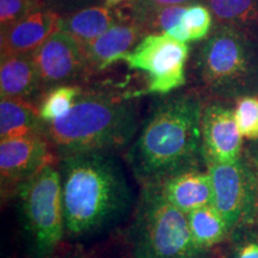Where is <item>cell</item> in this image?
<instances>
[{
    "mask_svg": "<svg viewBox=\"0 0 258 258\" xmlns=\"http://www.w3.org/2000/svg\"><path fill=\"white\" fill-rule=\"evenodd\" d=\"M205 102L195 90L170 93L154 105L133 145L127 163L141 186L206 167L201 118Z\"/></svg>",
    "mask_w": 258,
    "mask_h": 258,
    "instance_id": "6da1fadb",
    "label": "cell"
},
{
    "mask_svg": "<svg viewBox=\"0 0 258 258\" xmlns=\"http://www.w3.org/2000/svg\"><path fill=\"white\" fill-rule=\"evenodd\" d=\"M64 233L82 240L111 227L127 214L132 191L116 158L84 152L59 160Z\"/></svg>",
    "mask_w": 258,
    "mask_h": 258,
    "instance_id": "7a4b0ae2",
    "label": "cell"
},
{
    "mask_svg": "<svg viewBox=\"0 0 258 258\" xmlns=\"http://www.w3.org/2000/svg\"><path fill=\"white\" fill-rule=\"evenodd\" d=\"M137 131V108L129 96L105 90L83 91L66 115L46 123V137L59 160L77 153L122 150Z\"/></svg>",
    "mask_w": 258,
    "mask_h": 258,
    "instance_id": "3957f363",
    "label": "cell"
},
{
    "mask_svg": "<svg viewBox=\"0 0 258 258\" xmlns=\"http://www.w3.org/2000/svg\"><path fill=\"white\" fill-rule=\"evenodd\" d=\"M194 70L200 88L218 101L258 93V38L217 24L199 48Z\"/></svg>",
    "mask_w": 258,
    "mask_h": 258,
    "instance_id": "277c9868",
    "label": "cell"
},
{
    "mask_svg": "<svg viewBox=\"0 0 258 258\" xmlns=\"http://www.w3.org/2000/svg\"><path fill=\"white\" fill-rule=\"evenodd\" d=\"M129 244L133 258H217L218 253L194 245L188 215L173 207L157 185L141 186Z\"/></svg>",
    "mask_w": 258,
    "mask_h": 258,
    "instance_id": "5b68a950",
    "label": "cell"
},
{
    "mask_svg": "<svg viewBox=\"0 0 258 258\" xmlns=\"http://www.w3.org/2000/svg\"><path fill=\"white\" fill-rule=\"evenodd\" d=\"M17 200L30 258H54L66 238L59 165L43 167L21 189Z\"/></svg>",
    "mask_w": 258,
    "mask_h": 258,
    "instance_id": "8992f818",
    "label": "cell"
},
{
    "mask_svg": "<svg viewBox=\"0 0 258 258\" xmlns=\"http://www.w3.org/2000/svg\"><path fill=\"white\" fill-rule=\"evenodd\" d=\"M213 199L230 232L258 224V159L247 153L233 164L208 165Z\"/></svg>",
    "mask_w": 258,
    "mask_h": 258,
    "instance_id": "52a82bcc",
    "label": "cell"
},
{
    "mask_svg": "<svg viewBox=\"0 0 258 258\" xmlns=\"http://www.w3.org/2000/svg\"><path fill=\"white\" fill-rule=\"evenodd\" d=\"M189 46L164 34H150L125 54L122 61L131 70L148 74L146 93L170 95L185 85Z\"/></svg>",
    "mask_w": 258,
    "mask_h": 258,
    "instance_id": "ba28073f",
    "label": "cell"
},
{
    "mask_svg": "<svg viewBox=\"0 0 258 258\" xmlns=\"http://www.w3.org/2000/svg\"><path fill=\"white\" fill-rule=\"evenodd\" d=\"M59 163L46 134L4 139L0 143V190L3 202L17 198L21 189L49 164Z\"/></svg>",
    "mask_w": 258,
    "mask_h": 258,
    "instance_id": "9c48e42d",
    "label": "cell"
},
{
    "mask_svg": "<svg viewBox=\"0 0 258 258\" xmlns=\"http://www.w3.org/2000/svg\"><path fill=\"white\" fill-rule=\"evenodd\" d=\"M32 55L42 86L47 91L91 74L83 44L60 28Z\"/></svg>",
    "mask_w": 258,
    "mask_h": 258,
    "instance_id": "30bf717a",
    "label": "cell"
},
{
    "mask_svg": "<svg viewBox=\"0 0 258 258\" xmlns=\"http://www.w3.org/2000/svg\"><path fill=\"white\" fill-rule=\"evenodd\" d=\"M202 153L206 167L233 164L243 154V140L232 110L224 101L205 103L201 118Z\"/></svg>",
    "mask_w": 258,
    "mask_h": 258,
    "instance_id": "8fae6325",
    "label": "cell"
},
{
    "mask_svg": "<svg viewBox=\"0 0 258 258\" xmlns=\"http://www.w3.org/2000/svg\"><path fill=\"white\" fill-rule=\"evenodd\" d=\"M61 16L54 10L41 8L2 31V57L32 54L60 28Z\"/></svg>",
    "mask_w": 258,
    "mask_h": 258,
    "instance_id": "7c38bea8",
    "label": "cell"
},
{
    "mask_svg": "<svg viewBox=\"0 0 258 258\" xmlns=\"http://www.w3.org/2000/svg\"><path fill=\"white\" fill-rule=\"evenodd\" d=\"M147 32L128 19H118L115 25L98 38L83 44L90 70L103 71L112 63L122 61L125 54L137 47Z\"/></svg>",
    "mask_w": 258,
    "mask_h": 258,
    "instance_id": "4fadbf2b",
    "label": "cell"
},
{
    "mask_svg": "<svg viewBox=\"0 0 258 258\" xmlns=\"http://www.w3.org/2000/svg\"><path fill=\"white\" fill-rule=\"evenodd\" d=\"M157 188L173 207L186 215L212 203V182L207 170L186 171L172 176L157 184Z\"/></svg>",
    "mask_w": 258,
    "mask_h": 258,
    "instance_id": "5bb4252c",
    "label": "cell"
},
{
    "mask_svg": "<svg viewBox=\"0 0 258 258\" xmlns=\"http://www.w3.org/2000/svg\"><path fill=\"white\" fill-rule=\"evenodd\" d=\"M41 92H43V86L32 54H16L2 57V98L8 97L34 103Z\"/></svg>",
    "mask_w": 258,
    "mask_h": 258,
    "instance_id": "9a60e30c",
    "label": "cell"
},
{
    "mask_svg": "<svg viewBox=\"0 0 258 258\" xmlns=\"http://www.w3.org/2000/svg\"><path fill=\"white\" fill-rule=\"evenodd\" d=\"M46 134V122L34 103L4 97L0 101V138L4 139Z\"/></svg>",
    "mask_w": 258,
    "mask_h": 258,
    "instance_id": "2e32d148",
    "label": "cell"
},
{
    "mask_svg": "<svg viewBox=\"0 0 258 258\" xmlns=\"http://www.w3.org/2000/svg\"><path fill=\"white\" fill-rule=\"evenodd\" d=\"M115 11L106 6H90L61 17L60 29L67 31L82 44H86L117 23Z\"/></svg>",
    "mask_w": 258,
    "mask_h": 258,
    "instance_id": "e0dca14e",
    "label": "cell"
},
{
    "mask_svg": "<svg viewBox=\"0 0 258 258\" xmlns=\"http://www.w3.org/2000/svg\"><path fill=\"white\" fill-rule=\"evenodd\" d=\"M188 222L194 245L201 251L218 250L231 233L222 215L212 203L189 213Z\"/></svg>",
    "mask_w": 258,
    "mask_h": 258,
    "instance_id": "ac0fdd59",
    "label": "cell"
},
{
    "mask_svg": "<svg viewBox=\"0 0 258 258\" xmlns=\"http://www.w3.org/2000/svg\"><path fill=\"white\" fill-rule=\"evenodd\" d=\"M218 24L230 25L258 38V0H207Z\"/></svg>",
    "mask_w": 258,
    "mask_h": 258,
    "instance_id": "d6986e66",
    "label": "cell"
},
{
    "mask_svg": "<svg viewBox=\"0 0 258 258\" xmlns=\"http://www.w3.org/2000/svg\"><path fill=\"white\" fill-rule=\"evenodd\" d=\"M83 91L82 86L72 84L59 85L48 90L38 103V112L42 120L48 123L66 115L76 104Z\"/></svg>",
    "mask_w": 258,
    "mask_h": 258,
    "instance_id": "ffe728a7",
    "label": "cell"
},
{
    "mask_svg": "<svg viewBox=\"0 0 258 258\" xmlns=\"http://www.w3.org/2000/svg\"><path fill=\"white\" fill-rule=\"evenodd\" d=\"M217 258H258V224L234 228L218 249Z\"/></svg>",
    "mask_w": 258,
    "mask_h": 258,
    "instance_id": "44dd1931",
    "label": "cell"
},
{
    "mask_svg": "<svg viewBox=\"0 0 258 258\" xmlns=\"http://www.w3.org/2000/svg\"><path fill=\"white\" fill-rule=\"evenodd\" d=\"M180 23L189 32L190 42L201 41L208 37L212 29V12L201 3L189 5L182 16Z\"/></svg>",
    "mask_w": 258,
    "mask_h": 258,
    "instance_id": "7402d4cb",
    "label": "cell"
},
{
    "mask_svg": "<svg viewBox=\"0 0 258 258\" xmlns=\"http://www.w3.org/2000/svg\"><path fill=\"white\" fill-rule=\"evenodd\" d=\"M234 118L241 137L249 140H258V99L245 96L237 99Z\"/></svg>",
    "mask_w": 258,
    "mask_h": 258,
    "instance_id": "603a6c76",
    "label": "cell"
},
{
    "mask_svg": "<svg viewBox=\"0 0 258 258\" xmlns=\"http://www.w3.org/2000/svg\"><path fill=\"white\" fill-rule=\"evenodd\" d=\"M41 8H44V0H0L2 31L8 30Z\"/></svg>",
    "mask_w": 258,
    "mask_h": 258,
    "instance_id": "cb8c5ba5",
    "label": "cell"
},
{
    "mask_svg": "<svg viewBox=\"0 0 258 258\" xmlns=\"http://www.w3.org/2000/svg\"><path fill=\"white\" fill-rule=\"evenodd\" d=\"M148 4L163 8V6H178V5H192L200 2H206V0H145Z\"/></svg>",
    "mask_w": 258,
    "mask_h": 258,
    "instance_id": "d4e9b609",
    "label": "cell"
},
{
    "mask_svg": "<svg viewBox=\"0 0 258 258\" xmlns=\"http://www.w3.org/2000/svg\"><path fill=\"white\" fill-rule=\"evenodd\" d=\"M129 2H134V0H105L106 8H114V6L127 4Z\"/></svg>",
    "mask_w": 258,
    "mask_h": 258,
    "instance_id": "484cf974",
    "label": "cell"
},
{
    "mask_svg": "<svg viewBox=\"0 0 258 258\" xmlns=\"http://www.w3.org/2000/svg\"><path fill=\"white\" fill-rule=\"evenodd\" d=\"M63 258H84L82 254H71V256H67V257H63Z\"/></svg>",
    "mask_w": 258,
    "mask_h": 258,
    "instance_id": "4316f807",
    "label": "cell"
},
{
    "mask_svg": "<svg viewBox=\"0 0 258 258\" xmlns=\"http://www.w3.org/2000/svg\"><path fill=\"white\" fill-rule=\"evenodd\" d=\"M206 2H207V0H206Z\"/></svg>",
    "mask_w": 258,
    "mask_h": 258,
    "instance_id": "83f0119b",
    "label": "cell"
}]
</instances>
